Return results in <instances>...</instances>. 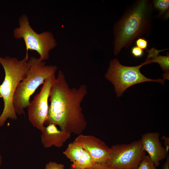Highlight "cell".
<instances>
[{
  "mask_svg": "<svg viewBox=\"0 0 169 169\" xmlns=\"http://www.w3.org/2000/svg\"><path fill=\"white\" fill-rule=\"evenodd\" d=\"M87 93L84 84L78 88H70L60 70L51 89L50 104L44 125L54 124L70 134H81L87 126L81 104Z\"/></svg>",
  "mask_w": 169,
  "mask_h": 169,
  "instance_id": "6da1fadb",
  "label": "cell"
},
{
  "mask_svg": "<svg viewBox=\"0 0 169 169\" xmlns=\"http://www.w3.org/2000/svg\"><path fill=\"white\" fill-rule=\"evenodd\" d=\"M152 2L137 0L125 9L122 16L115 24L114 53L116 55L127 48L137 38L150 33L152 23Z\"/></svg>",
  "mask_w": 169,
  "mask_h": 169,
  "instance_id": "7a4b0ae2",
  "label": "cell"
},
{
  "mask_svg": "<svg viewBox=\"0 0 169 169\" xmlns=\"http://www.w3.org/2000/svg\"><path fill=\"white\" fill-rule=\"evenodd\" d=\"M25 57L21 60L16 58L0 57V64L4 70V79L0 84V98L4 102V108L0 116V127L8 118L17 120L13 105V97L19 83L26 76L30 66Z\"/></svg>",
  "mask_w": 169,
  "mask_h": 169,
  "instance_id": "3957f363",
  "label": "cell"
},
{
  "mask_svg": "<svg viewBox=\"0 0 169 169\" xmlns=\"http://www.w3.org/2000/svg\"><path fill=\"white\" fill-rule=\"evenodd\" d=\"M28 63L30 66L26 75L19 83L13 97V105L16 114L25 115L24 108L30 103V96L38 87L43 84L45 79L55 74L56 66L46 65L44 61L39 58L31 57Z\"/></svg>",
  "mask_w": 169,
  "mask_h": 169,
  "instance_id": "277c9868",
  "label": "cell"
},
{
  "mask_svg": "<svg viewBox=\"0 0 169 169\" xmlns=\"http://www.w3.org/2000/svg\"><path fill=\"white\" fill-rule=\"evenodd\" d=\"M19 27L13 30L14 37L17 39L22 38L26 48L25 57L28 59V50H34L39 54L42 61L47 60L49 58V52L57 45L53 33L45 31L38 33L30 25L29 19L26 15L23 14L19 18Z\"/></svg>",
  "mask_w": 169,
  "mask_h": 169,
  "instance_id": "5b68a950",
  "label": "cell"
},
{
  "mask_svg": "<svg viewBox=\"0 0 169 169\" xmlns=\"http://www.w3.org/2000/svg\"><path fill=\"white\" fill-rule=\"evenodd\" d=\"M149 63L146 60L139 65L127 66L121 64L116 58L110 62L109 68L105 74V78L114 85L118 97L121 96L127 88L137 84L154 81L164 84V79H149L141 72V67Z\"/></svg>",
  "mask_w": 169,
  "mask_h": 169,
  "instance_id": "8992f818",
  "label": "cell"
},
{
  "mask_svg": "<svg viewBox=\"0 0 169 169\" xmlns=\"http://www.w3.org/2000/svg\"><path fill=\"white\" fill-rule=\"evenodd\" d=\"M106 166L112 169H136L146 153L141 139L129 144H117L110 147Z\"/></svg>",
  "mask_w": 169,
  "mask_h": 169,
  "instance_id": "52a82bcc",
  "label": "cell"
},
{
  "mask_svg": "<svg viewBox=\"0 0 169 169\" xmlns=\"http://www.w3.org/2000/svg\"><path fill=\"white\" fill-rule=\"evenodd\" d=\"M56 78L55 74L47 78L44 80L39 93L30 102L28 106V120L33 127L42 132L45 126L48 111V103L50 91Z\"/></svg>",
  "mask_w": 169,
  "mask_h": 169,
  "instance_id": "ba28073f",
  "label": "cell"
},
{
  "mask_svg": "<svg viewBox=\"0 0 169 169\" xmlns=\"http://www.w3.org/2000/svg\"><path fill=\"white\" fill-rule=\"evenodd\" d=\"M74 141L90 154L95 163H105L108 159L110 148L100 139L92 135L80 134Z\"/></svg>",
  "mask_w": 169,
  "mask_h": 169,
  "instance_id": "9c48e42d",
  "label": "cell"
},
{
  "mask_svg": "<svg viewBox=\"0 0 169 169\" xmlns=\"http://www.w3.org/2000/svg\"><path fill=\"white\" fill-rule=\"evenodd\" d=\"M160 136L157 132H148L142 135L140 139L144 150L148 153L156 167L168 155V152L160 141Z\"/></svg>",
  "mask_w": 169,
  "mask_h": 169,
  "instance_id": "30bf717a",
  "label": "cell"
},
{
  "mask_svg": "<svg viewBox=\"0 0 169 169\" xmlns=\"http://www.w3.org/2000/svg\"><path fill=\"white\" fill-rule=\"evenodd\" d=\"M71 134L66 131L58 129L56 125L51 124L45 127L41 135V141L45 148L53 146L60 147L70 137Z\"/></svg>",
  "mask_w": 169,
  "mask_h": 169,
  "instance_id": "8fae6325",
  "label": "cell"
},
{
  "mask_svg": "<svg viewBox=\"0 0 169 169\" xmlns=\"http://www.w3.org/2000/svg\"><path fill=\"white\" fill-rule=\"evenodd\" d=\"M84 151L79 144L74 141L68 145L63 154L73 163L81 157Z\"/></svg>",
  "mask_w": 169,
  "mask_h": 169,
  "instance_id": "7c38bea8",
  "label": "cell"
},
{
  "mask_svg": "<svg viewBox=\"0 0 169 169\" xmlns=\"http://www.w3.org/2000/svg\"><path fill=\"white\" fill-rule=\"evenodd\" d=\"M95 163L92 157L85 150L77 160L73 162L72 166L80 169H86L92 166Z\"/></svg>",
  "mask_w": 169,
  "mask_h": 169,
  "instance_id": "4fadbf2b",
  "label": "cell"
},
{
  "mask_svg": "<svg viewBox=\"0 0 169 169\" xmlns=\"http://www.w3.org/2000/svg\"><path fill=\"white\" fill-rule=\"evenodd\" d=\"M153 8L159 12V15L165 18L168 17L169 0H154L152 1Z\"/></svg>",
  "mask_w": 169,
  "mask_h": 169,
  "instance_id": "5bb4252c",
  "label": "cell"
},
{
  "mask_svg": "<svg viewBox=\"0 0 169 169\" xmlns=\"http://www.w3.org/2000/svg\"><path fill=\"white\" fill-rule=\"evenodd\" d=\"M150 63L155 62L158 63L162 70L166 72L168 71L169 69V56L167 55L161 56L158 55L151 59H148Z\"/></svg>",
  "mask_w": 169,
  "mask_h": 169,
  "instance_id": "9a60e30c",
  "label": "cell"
},
{
  "mask_svg": "<svg viewBox=\"0 0 169 169\" xmlns=\"http://www.w3.org/2000/svg\"><path fill=\"white\" fill-rule=\"evenodd\" d=\"M136 169H157L149 156L145 155Z\"/></svg>",
  "mask_w": 169,
  "mask_h": 169,
  "instance_id": "2e32d148",
  "label": "cell"
},
{
  "mask_svg": "<svg viewBox=\"0 0 169 169\" xmlns=\"http://www.w3.org/2000/svg\"><path fill=\"white\" fill-rule=\"evenodd\" d=\"M45 169H65L64 164L55 162L50 161L47 163Z\"/></svg>",
  "mask_w": 169,
  "mask_h": 169,
  "instance_id": "e0dca14e",
  "label": "cell"
},
{
  "mask_svg": "<svg viewBox=\"0 0 169 169\" xmlns=\"http://www.w3.org/2000/svg\"><path fill=\"white\" fill-rule=\"evenodd\" d=\"M148 41L143 38H137L136 42V46L143 50L147 49L148 46Z\"/></svg>",
  "mask_w": 169,
  "mask_h": 169,
  "instance_id": "ac0fdd59",
  "label": "cell"
},
{
  "mask_svg": "<svg viewBox=\"0 0 169 169\" xmlns=\"http://www.w3.org/2000/svg\"><path fill=\"white\" fill-rule=\"evenodd\" d=\"M131 52L132 55L136 58L141 57L144 54L143 50L136 46L132 48Z\"/></svg>",
  "mask_w": 169,
  "mask_h": 169,
  "instance_id": "d6986e66",
  "label": "cell"
},
{
  "mask_svg": "<svg viewBox=\"0 0 169 169\" xmlns=\"http://www.w3.org/2000/svg\"><path fill=\"white\" fill-rule=\"evenodd\" d=\"M86 169H112L105 163H95L91 167Z\"/></svg>",
  "mask_w": 169,
  "mask_h": 169,
  "instance_id": "ffe728a7",
  "label": "cell"
},
{
  "mask_svg": "<svg viewBox=\"0 0 169 169\" xmlns=\"http://www.w3.org/2000/svg\"><path fill=\"white\" fill-rule=\"evenodd\" d=\"M162 139L164 141V143L165 148L168 152L169 149V138L168 137L163 136Z\"/></svg>",
  "mask_w": 169,
  "mask_h": 169,
  "instance_id": "44dd1931",
  "label": "cell"
},
{
  "mask_svg": "<svg viewBox=\"0 0 169 169\" xmlns=\"http://www.w3.org/2000/svg\"><path fill=\"white\" fill-rule=\"evenodd\" d=\"M162 169H169V156L168 155L166 161L162 166Z\"/></svg>",
  "mask_w": 169,
  "mask_h": 169,
  "instance_id": "7402d4cb",
  "label": "cell"
},
{
  "mask_svg": "<svg viewBox=\"0 0 169 169\" xmlns=\"http://www.w3.org/2000/svg\"><path fill=\"white\" fill-rule=\"evenodd\" d=\"M2 161V158L0 153V166H1Z\"/></svg>",
  "mask_w": 169,
  "mask_h": 169,
  "instance_id": "603a6c76",
  "label": "cell"
},
{
  "mask_svg": "<svg viewBox=\"0 0 169 169\" xmlns=\"http://www.w3.org/2000/svg\"><path fill=\"white\" fill-rule=\"evenodd\" d=\"M70 169H80L76 168V167H74L72 165H71V167Z\"/></svg>",
  "mask_w": 169,
  "mask_h": 169,
  "instance_id": "cb8c5ba5",
  "label": "cell"
}]
</instances>
